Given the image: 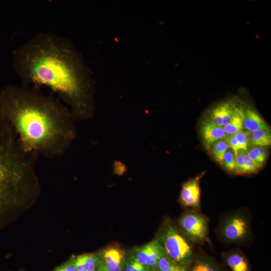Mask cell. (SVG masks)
Returning <instances> with one entry per match:
<instances>
[{"label": "cell", "mask_w": 271, "mask_h": 271, "mask_svg": "<svg viewBox=\"0 0 271 271\" xmlns=\"http://www.w3.org/2000/svg\"><path fill=\"white\" fill-rule=\"evenodd\" d=\"M12 65L22 85L45 86L58 95L76 121L94 115L93 74L70 40L40 32L13 51Z\"/></svg>", "instance_id": "cell-1"}, {"label": "cell", "mask_w": 271, "mask_h": 271, "mask_svg": "<svg viewBox=\"0 0 271 271\" xmlns=\"http://www.w3.org/2000/svg\"><path fill=\"white\" fill-rule=\"evenodd\" d=\"M0 118L11 126L26 149L49 159L63 156L77 136L69 108L33 86L0 88Z\"/></svg>", "instance_id": "cell-2"}, {"label": "cell", "mask_w": 271, "mask_h": 271, "mask_svg": "<svg viewBox=\"0 0 271 271\" xmlns=\"http://www.w3.org/2000/svg\"><path fill=\"white\" fill-rule=\"evenodd\" d=\"M39 156L26 149L11 126L0 118V229L14 222L38 200Z\"/></svg>", "instance_id": "cell-3"}, {"label": "cell", "mask_w": 271, "mask_h": 271, "mask_svg": "<svg viewBox=\"0 0 271 271\" xmlns=\"http://www.w3.org/2000/svg\"><path fill=\"white\" fill-rule=\"evenodd\" d=\"M157 238L168 257L189 266L195 255L194 243L179 226L171 220H167L160 229Z\"/></svg>", "instance_id": "cell-4"}, {"label": "cell", "mask_w": 271, "mask_h": 271, "mask_svg": "<svg viewBox=\"0 0 271 271\" xmlns=\"http://www.w3.org/2000/svg\"><path fill=\"white\" fill-rule=\"evenodd\" d=\"M219 239L228 244H243L252 238L251 217L245 209L233 211L222 217L217 228Z\"/></svg>", "instance_id": "cell-5"}, {"label": "cell", "mask_w": 271, "mask_h": 271, "mask_svg": "<svg viewBox=\"0 0 271 271\" xmlns=\"http://www.w3.org/2000/svg\"><path fill=\"white\" fill-rule=\"evenodd\" d=\"M178 223L180 229L194 243L209 241L208 219L198 210H187L179 218Z\"/></svg>", "instance_id": "cell-6"}, {"label": "cell", "mask_w": 271, "mask_h": 271, "mask_svg": "<svg viewBox=\"0 0 271 271\" xmlns=\"http://www.w3.org/2000/svg\"><path fill=\"white\" fill-rule=\"evenodd\" d=\"M165 253L164 247L157 238L134 248L131 253L143 266L151 271H158V261Z\"/></svg>", "instance_id": "cell-7"}, {"label": "cell", "mask_w": 271, "mask_h": 271, "mask_svg": "<svg viewBox=\"0 0 271 271\" xmlns=\"http://www.w3.org/2000/svg\"><path fill=\"white\" fill-rule=\"evenodd\" d=\"M244 106L243 103L237 99L222 101L209 110L206 119L224 127L230 122L236 112Z\"/></svg>", "instance_id": "cell-8"}, {"label": "cell", "mask_w": 271, "mask_h": 271, "mask_svg": "<svg viewBox=\"0 0 271 271\" xmlns=\"http://www.w3.org/2000/svg\"><path fill=\"white\" fill-rule=\"evenodd\" d=\"M98 254L101 260L100 271H123L126 256L119 246H108Z\"/></svg>", "instance_id": "cell-9"}, {"label": "cell", "mask_w": 271, "mask_h": 271, "mask_svg": "<svg viewBox=\"0 0 271 271\" xmlns=\"http://www.w3.org/2000/svg\"><path fill=\"white\" fill-rule=\"evenodd\" d=\"M200 176H197L185 182L179 196L181 204L185 207L199 210L200 209Z\"/></svg>", "instance_id": "cell-10"}, {"label": "cell", "mask_w": 271, "mask_h": 271, "mask_svg": "<svg viewBox=\"0 0 271 271\" xmlns=\"http://www.w3.org/2000/svg\"><path fill=\"white\" fill-rule=\"evenodd\" d=\"M200 133L207 149H210L215 142L224 139L227 136L223 127L207 119L201 125Z\"/></svg>", "instance_id": "cell-11"}, {"label": "cell", "mask_w": 271, "mask_h": 271, "mask_svg": "<svg viewBox=\"0 0 271 271\" xmlns=\"http://www.w3.org/2000/svg\"><path fill=\"white\" fill-rule=\"evenodd\" d=\"M243 127L250 132L260 129L270 130L269 126L263 118L255 110L249 107L245 108Z\"/></svg>", "instance_id": "cell-12"}, {"label": "cell", "mask_w": 271, "mask_h": 271, "mask_svg": "<svg viewBox=\"0 0 271 271\" xmlns=\"http://www.w3.org/2000/svg\"><path fill=\"white\" fill-rule=\"evenodd\" d=\"M77 271H100L101 260L98 254L85 253L72 257Z\"/></svg>", "instance_id": "cell-13"}, {"label": "cell", "mask_w": 271, "mask_h": 271, "mask_svg": "<svg viewBox=\"0 0 271 271\" xmlns=\"http://www.w3.org/2000/svg\"><path fill=\"white\" fill-rule=\"evenodd\" d=\"M224 257L232 271H250L248 261L240 250H232L225 253Z\"/></svg>", "instance_id": "cell-14"}, {"label": "cell", "mask_w": 271, "mask_h": 271, "mask_svg": "<svg viewBox=\"0 0 271 271\" xmlns=\"http://www.w3.org/2000/svg\"><path fill=\"white\" fill-rule=\"evenodd\" d=\"M188 271H221L219 265L202 252H199L190 263Z\"/></svg>", "instance_id": "cell-15"}, {"label": "cell", "mask_w": 271, "mask_h": 271, "mask_svg": "<svg viewBox=\"0 0 271 271\" xmlns=\"http://www.w3.org/2000/svg\"><path fill=\"white\" fill-rule=\"evenodd\" d=\"M245 106L240 109L234 115L230 122L223 127L227 135H234L242 131Z\"/></svg>", "instance_id": "cell-16"}, {"label": "cell", "mask_w": 271, "mask_h": 271, "mask_svg": "<svg viewBox=\"0 0 271 271\" xmlns=\"http://www.w3.org/2000/svg\"><path fill=\"white\" fill-rule=\"evenodd\" d=\"M158 271H188L189 266L179 263L168 257L165 253L158 261Z\"/></svg>", "instance_id": "cell-17"}, {"label": "cell", "mask_w": 271, "mask_h": 271, "mask_svg": "<svg viewBox=\"0 0 271 271\" xmlns=\"http://www.w3.org/2000/svg\"><path fill=\"white\" fill-rule=\"evenodd\" d=\"M250 141L254 146H269L271 144L270 130L260 129L251 132Z\"/></svg>", "instance_id": "cell-18"}, {"label": "cell", "mask_w": 271, "mask_h": 271, "mask_svg": "<svg viewBox=\"0 0 271 271\" xmlns=\"http://www.w3.org/2000/svg\"><path fill=\"white\" fill-rule=\"evenodd\" d=\"M227 143L224 139L215 142L210 147V151L214 159L220 164L223 165V157L229 149Z\"/></svg>", "instance_id": "cell-19"}, {"label": "cell", "mask_w": 271, "mask_h": 271, "mask_svg": "<svg viewBox=\"0 0 271 271\" xmlns=\"http://www.w3.org/2000/svg\"><path fill=\"white\" fill-rule=\"evenodd\" d=\"M123 271H151L143 266L132 254L125 257Z\"/></svg>", "instance_id": "cell-20"}, {"label": "cell", "mask_w": 271, "mask_h": 271, "mask_svg": "<svg viewBox=\"0 0 271 271\" xmlns=\"http://www.w3.org/2000/svg\"><path fill=\"white\" fill-rule=\"evenodd\" d=\"M223 165L229 171L235 172L236 168V156L233 151L229 148L225 152L223 160Z\"/></svg>", "instance_id": "cell-21"}, {"label": "cell", "mask_w": 271, "mask_h": 271, "mask_svg": "<svg viewBox=\"0 0 271 271\" xmlns=\"http://www.w3.org/2000/svg\"><path fill=\"white\" fill-rule=\"evenodd\" d=\"M246 152L257 168L262 166L265 161L260 156L257 146L252 145L247 149Z\"/></svg>", "instance_id": "cell-22"}, {"label": "cell", "mask_w": 271, "mask_h": 271, "mask_svg": "<svg viewBox=\"0 0 271 271\" xmlns=\"http://www.w3.org/2000/svg\"><path fill=\"white\" fill-rule=\"evenodd\" d=\"M244 150L240 149L236 156V168L235 172L237 174H246L245 162L244 159Z\"/></svg>", "instance_id": "cell-23"}, {"label": "cell", "mask_w": 271, "mask_h": 271, "mask_svg": "<svg viewBox=\"0 0 271 271\" xmlns=\"http://www.w3.org/2000/svg\"><path fill=\"white\" fill-rule=\"evenodd\" d=\"M234 136L236 139L240 149L246 151L248 144V133L241 131L235 134Z\"/></svg>", "instance_id": "cell-24"}, {"label": "cell", "mask_w": 271, "mask_h": 271, "mask_svg": "<svg viewBox=\"0 0 271 271\" xmlns=\"http://www.w3.org/2000/svg\"><path fill=\"white\" fill-rule=\"evenodd\" d=\"M50 271H77L73 257Z\"/></svg>", "instance_id": "cell-25"}, {"label": "cell", "mask_w": 271, "mask_h": 271, "mask_svg": "<svg viewBox=\"0 0 271 271\" xmlns=\"http://www.w3.org/2000/svg\"><path fill=\"white\" fill-rule=\"evenodd\" d=\"M223 139L227 143L229 148L233 151L235 156H236L237 153L240 149V148L234 135H227Z\"/></svg>", "instance_id": "cell-26"}, {"label": "cell", "mask_w": 271, "mask_h": 271, "mask_svg": "<svg viewBox=\"0 0 271 271\" xmlns=\"http://www.w3.org/2000/svg\"><path fill=\"white\" fill-rule=\"evenodd\" d=\"M244 159L246 168V174L253 173L257 170V167L249 157L246 151L244 152Z\"/></svg>", "instance_id": "cell-27"}, {"label": "cell", "mask_w": 271, "mask_h": 271, "mask_svg": "<svg viewBox=\"0 0 271 271\" xmlns=\"http://www.w3.org/2000/svg\"><path fill=\"white\" fill-rule=\"evenodd\" d=\"M260 156L263 160H265L267 156V149L264 146H257Z\"/></svg>", "instance_id": "cell-28"}, {"label": "cell", "mask_w": 271, "mask_h": 271, "mask_svg": "<svg viewBox=\"0 0 271 271\" xmlns=\"http://www.w3.org/2000/svg\"><path fill=\"white\" fill-rule=\"evenodd\" d=\"M80 271H87V270H80Z\"/></svg>", "instance_id": "cell-29"}]
</instances>
